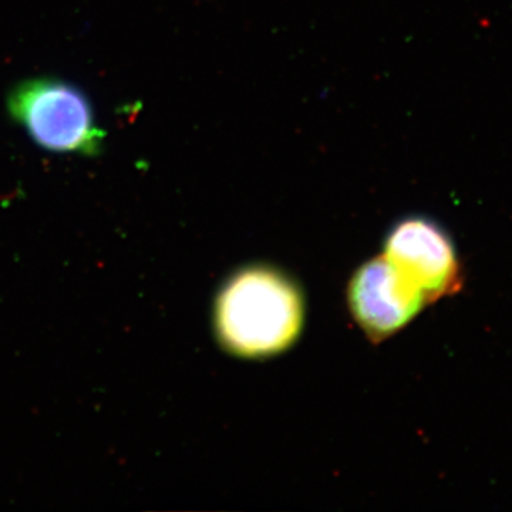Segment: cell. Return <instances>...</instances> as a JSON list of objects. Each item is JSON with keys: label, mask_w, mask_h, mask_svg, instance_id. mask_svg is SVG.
Returning <instances> with one entry per match:
<instances>
[{"label": "cell", "mask_w": 512, "mask_h": 512, "mask_svg": "<svg viewBox=\"0 0 512 512\" xmlns=\"http://www.w3.org/2000/svg\"><path fill=\"white\" fill-rule=\"evenodd\" d=\"M302 293L288 276L271 266L241 269L218 295L215 323L218 339L241 357L284 352L303 326Z\"/></svg>", "instance_id": "6da1fadb"}, {"label": "cell", "mask_w": 512, "mask_h": 512, "mask_svg": "<svg viewBox=\"0 0 512 512\" xmlns=\"http://www.w3.org/2000/svg\"><path fill=\"white\" fill-rule=\"evenodd\" d=\"M9 114L37 146L60 154L97 156L104 133L82 90L50 77L18 84L9 94Z\"/></svg>", "instance_id": "7a4b0ae2"}, {"label": "cell", "mask_w": 512, "mask_h": 512, "mask_svg": "<svg viewBox=\"0 0 512 512\" xmlns=\"http://www.w3.org/2000/svg\"><path fill=\"white\" fill-rule=\"evenodd\" d=\"M384 256L420 289L429 303L456 292L460 286L453 241L429 218L400 221L387 237Z\"/></svg>", "instance_id": "3957f363"}, {"label": "cell", "mask_w": 512, "mask_h": 512, "mask_svg": "<svg viewBox=\"0 0 512 512\" xmlns=\"http://www.w3.org/2000/svg\"><path fill=\"white\" fill-rule=\"evenodd\" d=\"M348 296L353 318L376 342L404 328L429 303L384 255L357 269Z\"/></svg>", "instance_id": "277c9868"}]
</instances>
